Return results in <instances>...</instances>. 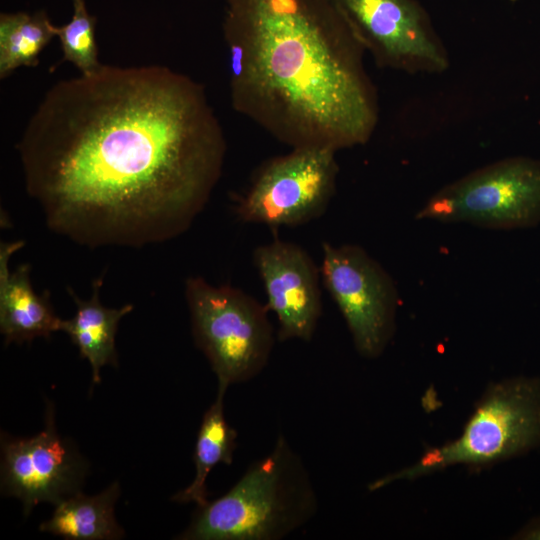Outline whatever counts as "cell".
Instances as JSON below:
<instances>
[{
  "label": "cell",
  "instance_id": "9",
  "mask_svg": "<svg viewBox=\"0 0 540 540\" xmlns=\"http://www.w3.org/2000/svg\"><path fill=\"white\" fill-rule=\"evenodd\" d=\"M364 49L381 68L442 73L447 49L417 0H338Z\"/></svg>",
  "mask_w": 540,
  "mask_h": 540
},
{
  "label": "cell",
  "instance_id": "19",
  "mask_svg": "<svg viewBox=\"0 0 540 540\" xmlns=\"http://www.w3.org/2000/svg\"><path fill=\"white\" fill-rule=\"evenodd\" d=\"M506 1H508V2H516L518 0H506Z\"/></svg>",
  "mask_w": 540,
  "mask_h": 540
},
{
  "label": "cell",
  "instance_id": "14",
  "mask_svg": "<svg viewBox=\"0 0 540 540\" xmlns=\"http://www.w3.org/2000/svg\"><path fill=\"white\" fill-rule=\"evenodd\" d=\"M119 495L116 481L97 495L77 492L56 504L51 518L39 530L72 540L120 539L125 532L114 515Z\"/></svg>",
  "mask_w": 540,
  "mask_h": 540
},
{
  "label": "cell",
  "instance_id": "13",
  "mask_svg": "<svg viewBox=\"0 0 540 540\" xmlns=\"http://www.w3.org/2000/svg\"><path fill=\"white\" fill-rule=\"evenodd\" d=\"M101 286V277L93 281L88 300L80 299L68 288L77 310L72 318L62 319L60 327L77 346L81 357L89 361L93 384L101 382L100 372L105 365H118L115 346L118 324L133 310L131 304L121 308L105 307L100 301Z\"/></svg>",
  "mask_w": 540,
  "mask_h": 540
},
{
  "label": "cell",
  "instance_id": "17",
  "mask_svg": "<svg viewBox=\"0 0 540 540\" xmlns=\"http://www.w3.org/2000/svg\"><path fill=\"white\" fill-rule=\"evenodd\" d=\"M72 5L71 20L57 27L63 61L72 63L81 74H90L102 65L98 60L95 18L89 14L85 0H72Z\"/></svg>",
  "mask_w": 540,
  "mask_h": 540
},
{
  "label": "cell",
  "instance_id": "7",
  "mask_svg": "<svg viewBox=\"0 0 540 540\" xmlns=\"http://www.w3.org/2000/svg\"><path fill=\"white\" fill-rule=\"evenodd\" d=\"M336 152L298 147L263 162L245 192L235 199L237 218L276 229L297 227L321 217L336 192Z\"/></svg>",
  "mask_w": 540,
  "mask_h": 540
},
{
  "label": "cell",
  "instance_id": "6",
  "mask_svg": "<svg viewBox=\"0 0 540 540\" xmlns=\"http://www.w3.org/2000/svg\"><path fill=\"white\" fill-rule=\"evenodd\" d=\"M416 218L496 229L536 226L540 160L516 156L481 167L437 191Z\"/></svg>",
  "mask_w": 540,
  "mask_h": 540
},
{
  "label": "cell",
  "instance_id": "5",
  "mask_svg": "<svg viewBox=\"0 0 540 540\" xmlns=\"http://www.w3.org/2000/svg\"><path fill=\"white\" fill-rule=\"evenodd\" d=\"M540 442V381L516 378L499 383L481 399L459 438L428 450L418 462L369 484L376 491L398 480L446 467L485 465L517 455Z\"/></svg>",
  "mask_w": 540,
  "mask_h": 540
},
{
  "label": "cell",
  "instance_id": "3",
  "mask_svg": "<svg viewBox=\"0 0 540 540\" xmlns=\"http://www.w3.org/2000/svg\"><path fill=\"white\" fill-rule=\"evenodd\" d=\"M318 496L302 457L279 434L227 493L198 507L181 540H281L318 512Z\"/></svg>",
  "mask_w": 540,
  "mask_h": 540
},
{
  "label": "cell",
  "instance_id": "16",
  "mask_svg": "<svg viewBox=\"0 0 540 540\" xmlns=\"http://www.w3.org/2000/svg\"><path fill=\"white\" fill-rule=\"evenodd\" d=\"M57 27L43 10L1 13L0 78L22 66H37L40 53L57 36Z\"/></svg>",
  "mask_w": 540,
  "mask_h": 540
},
{
  "label": "cell",
  "instance_id": "15",
  "mask_svg": "<svg viewBox=\"0 0 540 540\" xmlns=\"http://www.w3.org/2000/svg\"><path fill=\"white\" fill-rule=\"evenodd\" d=\"M227 389L218 385L215 401L203 415L193 455L195 476L186 488L172 496L174 502L204 506L208 503V475L220 463L232 464L238 433L225 418L224 396Z\"/></svg>",
  "mask_w": 540,
  "mask_h": 540
},
{
  "label": "cell",
  "instance_id": "1",
  "mask_svg": "<svg viewBox=\"0 0 540 540\" xmlns=\"http://www.w3.org/2000/svg\"><path fill=\"white\" fill-rule=\"evenodd\" d=\"M226 149L204 87L156 65H101L59 81L17 144L47 226L91 248L183 234L219 182Z\"/></svg>",
  "mask_w": 540,
  "mask_h": 540
},
{
  "label": "cell",
  "instance_id": "11",
  "mask_svg": "<svg viewBox=\"0 0 540 540\" xmlns=\"http://www.w3.org/2000/svg\"><path fill=\"white\" fill-rule=\"evenodd\" d=\"M266 295L278 320L277 339L310 342L322 314L321 271L300 245L275 237L253 252Z\"/></svg>",
  "mask_w": 540,
  "mask_h": 540
},
{
  "label": "cell",
  "instance_id": "10",
  "mask_svg": "<svg viewBox=\"0 0 540 540\" xmlns=\"http://www.w3.org/2000/svg\"><path fill=\"white\" fill-rule=\"evenodd\" d=\"M1 490L18 498L28 515L41 502L58 504L80 492L88 465L55 426L47 405L45 428L30 438L1 437Z\"/></svg>",
  "mask_w": 540,
  "mask_h": 540
},
{
  "label": "cell",
  "instance_id": "18",
  "mask_svg": "<svg viewBox=\"0 0 540 540\" xmlns=\"http://www.w3.org/2000/svg\"><path fill=\"white\" fill-rule=\"evenodd\" d=\"M526 539H537L540 540V524H537L531 527L523 534Z\"/></svg>",
  "mask_w": 540,
  "mask_h": 540
},
{
  "label": "cell",
  "instance_id": "4",
  "mask_svg": "<svg viewBox=\"0 0 540 540\" xmlns=\"http://www.w3.org/2000/svg\"><path fill=\"white\" fill-rule=\"evenodd\" d=\"M196 346L218 385L247 382L266 367L275 342L266 305L231 285L215 286L200 276L185 282Z\"/></svg>",
  "mask_w": 540,
  "mask_h": 540
},
{
  "label": "cell",
  "instance_id": "2",
  "mask_svg": "<svg viewBox=\"0 0 540 540\" xmlns=\"http://www.w3.org/2000/svg\"><path fill=\"white\" fill-rule=\"evenodd\" d=\"M223 35L236 112L291 148L370 140L377 91L338 0H225Z\"/></svg>",
  "mask_w": 540,
  "mask_h": 540
},
{
  "label": "cell",
  "instance_id": "8",
  "mask_svg": "<svg viewBox=\"0 0 540 540\" xmlns=\"http://www.w3.org/2000/svg\"><path fill=\"white\" fill-rule=\"evenodd\" d=\"M320 271L358 353L378 357L395 329L398 293L390 275L362 247L328 242L322 244Z\"/></svg>",
  "mask_w": 540,
  "mask_h": 540
},
{
  "label": "cell",
  "instance_id": "12",
  "mask_svg": "<svg viewBox=\"0 0 540 540\" xmlns=\"http://www.w3.org/2000/svg\"><path fill=\"white\" fill-rule=\"evenodd\" d=\"M23 244L0 246V331L5 344L49 337L61 327L62 319L55 314L48 292L39 295L33 290L30 265H20L13 272L8 269L9 258Z\"/></svg>",
  "mask_w": 540,
  "mask_h": 540
}]
</instances>
